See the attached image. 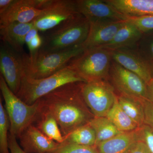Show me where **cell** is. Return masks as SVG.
Here are the masks:
<instances>
[{
  "label": "cell",
  "mask_w": 153,
  "mask_h": 153,
  "mask_svg": "<svg viewBox=\"0 0 153 153\" xmlns=\"http://www.w3.org/2000/svg\"><path fill=\"white\" fill-rule=\"evenodd\" d=\"M0 71L9 88L16 94L21 87L23 76L19 53L3 42L0 48Z\"/></svg>",
  "instance_id": "cell-11"
},
{
  "label": "cell",
  "mask_w": 153,
  "mask_h": 153,
  "mask_svg": "<svg viewBox=\"0 0 153 153\" xmlns=\"http://www.w3.org/2000/svg\"><path fill=\"white\" fill-rule=\"evenodd\" d=\"M50 0H14L9 9L0 15V25L13 22L32 23L41 13Z\"/></svg>",
  "instance_id": "cell-10"
},
{
  "label": "cell",
  "mask_w": 153,
  "mask_h": 153,
  "mask_svg": "<svg viewBox=\"0 0 153 153\" xmlns=\"http://www.w3.org/2000/svg\"><path fill=\"white\" fill-rule=\"evenodd\" d=\"M83 99L94 117H105L114 104V88L105 80L81 82Z\"/></svg>",
  "instance_id": "cell-7"
},
{
  "label": "cell",
  "mask_w": 153,
  "mask_h": 153,
  "mask_svg": "<svg viewBox=\"0 0 153 153\" xmlns=\"http://www.w3.org/2000/svg\"><path fill=\"white\" fill-rule=\"evenodd\" d=\"M143 33L135 25L126 21L117 31L112 40L103 48L109 49L135 48Z\"/></svg>",
  "instance_id": "cell-19"
},
{
  "label": "cell",
  "mask_w": 153,
  "mask_h": 153,
  "mask_svg": "<svg viewBox=\"0 0 153 153\" xmlns=\"http://www.w3.org/2000/svg\"><path fill=\"white\" fill-rule=\"evenodd\" d=\"M90 23L79 13L66 20L42 36L40 49L49 51H64L82 46L87 38Z\"/></svg>",
  "instance_id": "cell-3"
},
{
  "label": "cell",
  "mask_w": 153,
  "mask_h": 153,
  "mask_svg": "<svg viewBox=\"0 0 153 153\" xmlns=\"http://www.w3.org/2000/svg\"><path fill=\"white\" fill-rule=\"evenodd\" d=\"M140 140L142 141L147 146L151 153H153V129L146 125L138 128Z\"/></svg>",
  "instance_id": "cell-29"
},
{
  "label": "cell",
  "mask_w": 153,
  "mask_h": 153,
  "mask_svg": "<svg viewBox=\"0 0 153 153\" xmlns=\"http://www.w3.org/2000/svg\"><path fill=\"white\" fill-rule=\"evenodd\" d=\"M112 59L109 49L102 47L85 49L68 66L85 82L105 80L109 76Z\"/></svg>",
  "instance_id": "cell-6"
},
{
  "label": "cell",
  "mask_w": 153,
  "mask_h": 153,
  "mask_svg": "<svg viewBox=\"0 0 153 153\" xmlns=\"http://www.w3.org/2000/svg\"><path fill=\"white\" fill-rule=\"evenodd\" d=\"M136 49L149 63L153 62V31L143 33Z\"/></svg>",
  "instance_id": "cell-26"
},
{
  "label": "cell",
  "mask_w": 153,
  "mask_h": 153,
  "mask_svg": "<svg viewBox=\"0 0 153 153\" xmlns=\"http://www.w3.org/2000/svg\"><path fill=\"white\" fill-rule=\"evenodd\" d=\"M34 27L33 23L25 24L15 22L0 25L1 40L15 52L22 54L24 53L26 36Z\"/></svg>",
  "instance_id": "cell-16"
},
{
  "label": "cell",
  "mask_w": 153,
  "mask_h": 153,
  "mask_svg": "<svg viewBox=\"0 0 153 153\" xmlns=\"http://www.w3.org/2000/svg\"><path fill=\"white\" fill-rule=\"evenodd\" d=\"M33 125L46 136L58 143L63 141V136L55 117L50 114L40 111Z\"/></svg>",
  "instance_id": "cell-20"
},
{
  "label": "cell",
  "mask_w": 153,
  "mask_h": 153,
  "mask_svg": "<svg viewBox=\"0 0 153 153\" xmlns=\"http://www.w3.org/2000/svg\"><path fill=\"white\" fill-rule=\"evenodd\" d=\"M0 89L10 124V132L19 139L25 130L37 119L41 111L40 100L33 105L25 103L10 89L1 75Z\"/></svg>",
  "instance_id": "cell-5"
},
{
  "label": "cell",
  "mask_w": 153,
  "mask_h": 153,
  "mask_svg": "<svg viewBox=\"0 0 153 153\" xmlns=\"http://www.w3.org/2000/svg\"><path fill=\"white\" fill-rule=\"evenodd\" d=\"M85 82L69 66L51 76L40 79L22 76L17 97L29 105H33L44 96L60 86L72 82Z\"/></svg>",
  "instance_id": "cell-4"
},
{
  "label": "cell",
  "mask_w": 153,
  "mask_h": 153,
  "mask_svg": "<svg viewBox=\"0 0 153 153\" xmlns=\"http://www.w3.org/2000/svg\"><path fill=\"white\" fill-rule=\"evenodd\" d=\"M15 135L9 132V148L10 153H26L17 142Z\"/></svg>",
  "instance_id": "cell-31"
},
{
  "label": "cell",
  "mask_w": 153,
  "mask_h": 153,
  "mask_svg": "<svg viewBox=\"0 0 153 153\" xmlns=\"http://www.w3.org/2000/svg\"><path fill=\"white\" fill-rule=\"evenodd\" d=\"M20 146L26 153H49L60 143L46 136L34 125H31L19 138Z\"/></svg>",
  "instance_id": "cell-15"
},
{
  "label": "cell",
  "mask_w": 153,
  "mask_h": 153,
  "mask_svg": "<svg viewBox=\"0 0 153 153\" xmlns=\"http://www.w3.org/2000/svg\"><path fill=\"white\" fill-rule=\"evenodd\" d=\"M14 0H0V15L4 13L13 2Z\"/></svg>",
  "instance_id": "cell-34"
},
{
  "label": "cell",
  "mask_w": 153,
  "mask_h": 153,
  "mask_svg": "<svg viewBox=\"0 0 153 153\" xmlns=\"http://www.w3.org/2000/svg\"><path fill=\"white\" fill-rule=\"evenodd\" d=\"M125 21H101L90 22L88 36L83 49L102 47L109 43Z\"/></svg>",
  "instance_id": "cell-14"
},
{
  "label": "cell",
  "mask_w": 153,
  "mask_h": 153,
  "mask_svg": "<svg viewBox=\"0 0 153 153\" xmlns=\"http://www.w3.org/2000/svg\"><path fill=\"white\" fill-rule=\"evenodd\" d=\"M79 13L76 1L50 0L32 23L38 31L47 32Z\"/></svg>",
  "instance_id": "cell-9"
},
{
  "label": "cell",
  "mask_w": 153,
  "mask_h": 153,
  "mask_svg": "<svg viewBox=\"0 0 153 153\" xmlns=\"http://www.w3.org/2000/svg\"><path fill=\"white\" fill-rule=\"evenodd\" d=\"M49 153H100L95 146L62 143Z\"/></svg>",
  "instance_id": "cell-27"
},
{
  "label": "cell",
  "mask_w": 153,
  "mask_h": 153,
  "mask_svg": "<svg viewBox=\"0 0 153 153\" xmlns=\"http://www.w3.org/2000/svg\"><path fill=\"white\" fill-rule=\"evenodd\" d=\"M81 82L62 85L39 100L41 110L55 117L63 137L88 124L93 118L91 117L87 105L85 106Z\"/></svg>",
  "instance_id": "cell-1"
},
{
  "label": "cell",
  "mask_w": 153,
  "mask_h": 153,
  "mask_svg": "<svg viewBox=\"0 0 153 153\" xmlns=\"http://www.w3.org/2000/svg\"><path fill=\"white\" fill-rule=\"evenodd\" d=\"M128 153H151L147 146L142 141L139 140L135 144Z\"/></svg>",
  "instance_id": "cell-33"
},
{
  "label": "cell",
  "mask_w": 153,
  "mask_h": 153,
  "mask_svg": "<svg viewBox=\"0 0 153 153\" xmlns=\"http://www.w3.org/2000/svg\"><path fill=\"white\" fill-rule=\"evenodd\" d=\"M117 100L124 111L139 127L145 124L143 108L141 102L121 94L117 97Z\"/></svg>",
  "instance_id": "cell-24"
},
{
  "label": "cell",
  "mask_w": 153,
  "mask_h": 153,
  "mask_svg": "<svg viewBox=\"0 0 153 153\" xmlns=\"http://www.w3.org/2000/svg\"><path fill=\"white\" fill-rule=\"evenodd\" d=\"M151 70H152V74L153 77V62L151 63Z\"/></svg>",
  "instance_id": "cell-37"
},
{
  "label": "cell",
  "mask_w": 153,
  "mask_h": 153,
  "mask_svg": "<svg viewBox=\"0 0 153 153\" xmlns=\"http://www.w3.org/2000/svg\"><path fill=\"white\" fill-rule=\"evenodd\" d=\"M77 11L90 22L101 21H126L128 18L104 0H76Z\"/></svg>",
  "instance_id": "cell-13"
},
{
  "label": "cell",
  "mask_w": 153,
  "mask_h": 153,
  "mask_svg": "<svg viewBox=\"0 0 153 153\" xmlns=\"http://www.w3.org/2000/svg\"><path fill=\"white\" fill-rule=\"evenodd\" d=\"M109 76L114 87L121 95L141 102L148 99L147 84L144 80L113 60Z\"/></svg>",
  "instance_id": "cell-8"
},
{
  "label": "cell",
  "mask_w": 153,
  "mask_h": 153,
  "mask_svg": "<svg viewBox=\"0 0 153 153\" xmlns=\"http://www.w3.org/2000/svg\"><path fill=\"white\" fill-rule=\"evenodd\" d=\"M127 18L153 16V0H104Z\"/></svg>",
  "instance_id": "cell-17"
},
{
  "label": "cell",
  "mask_w": 153,
  "mask_h": 153,
  "mask_svg": "<svg viewBox=\"0 0 153 153\" xmlns=\"http://www.w3.org/2000/svg\"><path fill=\"white\" fill-rule=\"evenodd\" d=\"M144 114L145 124L153 129V102L148 99L141 101Z\"/></svg>",
  "instance_id": "cell-30"
},
{
  "label": "cell",
  "mask_w": 153,
  "mask_h": 153,
  "mask_svg": "<svg viewBox=\"0 0 153 153\" xmlns=\"http://www.w3.org/2000/svg\"><path fill=\"white\" fill-rule=\"evenodd\" d=\"M148 99L153 102V77L147 84Z\"/></svg>",
  "instance_id": "cell-36"
},
{
  "label": "cell",
  "mask_w": 153,
  "mask_h": 153,
  "mask_svg": "<svg viewBox=\"0 0 153 153\" xmlns=\"http://www.w3.org/2000/svg\"><path fill=\"white\" fill-rule=\"evenodd\" d=\"M139 140L137 128L132 131L122 132L100 143L96 147L100 153H128Z\"/></svg>",
  "instance_id": "cell-18"
},
{
  "label": "cell",
  "mask_w": 153,
  "mask_h": 153,
  "mask_svg": "<svg viewBox=\"0 0 153 153\" xmlns=\"http://www.w3.org/2000/svg\"><path fill=\"white\" fill-rule=\"evenodd\" d=\"M106 117L121 132L132 131L139 128L137 125L121 107L118 102L117 97Z\"/></svg>",
  "instance_id": "cell-22"
},
{
  "label": "cell",
  "mask_w": 153,
  "mask_h": 153,
  "mask_svg": "<svg viewBox=\"0 0 153 153\" xmlns=\"http://www.w3.org/2000/svg\"><path fill=\"white\" fill-rule=\"evenodd\" d=\"M95 132L88 124L81 126L63 137L62 143L95 146ZM96 147V146H95Z\"/></svg>",
  "instance_id": "cell-23"
},
{
  "label": "cell",
  "mask_w": 153,
  "mask_h": 153,
  "mask_svg": "<svg viewBox=\"0 0 153 153\" xmlns=\"http://www.w3.org/2000/svg\"><path fill=\"white\" fill-rule=\"evenodd\" d=\"M83 51L81 46L64 51L49 52L40 49L33 54H19L23 75L34 79L51 76L68 66Z\"/></svg>",
  "instance_id": "cell-2"
},
{
  "label": "cell",
  "mask_w": 153,
  "mask_h": 153,
  "mask_svg": "<svg viewBox=\"0 0 153 153\" xmlns=\"http://www.w3.org/2000/svg\"><path fill=\"white\" fill-rule=\"evenodd\" d=\"M38 32L39 31L35 27L31 29L26 36L25 39V44L27 45L33 38L37 36L38 34Z\"/></svg>",
  "instance_id": "cell-35"
},
{
  "label": "cell",
  "mask_w": 153,
  "mask_h": 153,
  "mask_svg": "<svg viewBox=\"0 0 153 153\" xmlns=\"http://www.w3.org/2000/svg\"><path fill=\"white\" fill-rule=\"evenodd\" d=\"M95 133V146L122 132L120 131L110 120L105 117H94L88 123Z\"/></svg>",
  "instance_id": "cell-21"
},
{
  "label": "cell",
  "mask_w": 153,
  "mask_h": 153,
  "mask_svg": "<svg viewBox=\"0 0 153 153\" xmlns=\"http://www.w3.org/2000/svg\"><path fill=\"white\" fill-rule=\"evenodd\" d=\"M10 124L5 108L0 98V153H10L9 148L8 131Z\"/></svg>",
  "instance_id": "cell-25"
},
{
  "label": "cell",
  "mask_w": 153,
  "mask_h": 153,
  "mask_svg": "<svg viewBox=\"0 0 153 153\" xmlns=\"http://www.w3.org/2000/svg\"><path fill=\"white\" fill-rule=\"evenodd\" d=\"M126 21L135 25L143 33L153 31V16L128 18Z\"/></svg>",
  "instance_id": "cell-28"
},
{
  "label": "cell",
  "mask_w": 153,
  "mask_h": 153,
  "mask_svg": "<svg viewBox=\"0 0 153 153\" xmlns=\"http://www.w3.org/2000/svg\"><path fill=\"white\" fill-rule=\"evenodd\" d=\"M43 44L42 37L38 34L29 42L27 46L30 50V54H33L41 48Z\"/></svg>",
  "instance_id": "cell-32"
},
{
  "label": "cell",
  "mask_w": 153,
  "mask_h": 153,
  "mask_svg": "<svg viewBox=\"0 0 153 153\" xmlns=\"http://www.w3.org/2000/svg\"><path fill=\"white\" fill-rule=\"evenodd\" d=\"M110 51L114 61L138 75L147 84L152 79L151 63L140 55L136 48H122Z\"/></svg>",
  "instance_id": "cell-12"
}]
</instances>
